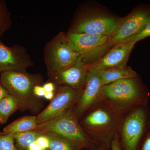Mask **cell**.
Segmentation results:
<instances>
[{"mask_svg":"<svg viewBox=\"0 0 150 150\" xmlns=\"http://www.w3.org/2000/svg\"><path fill=\"white\" fill-rule=\"evenodd\" d=\"M123 113L99 99L80 118V125L96 149H110L112 141L118 134Z\"/></svg>","mask_w":150,"mask_h":150,"instance_id":"obj_1","label":"cell"},{"mask_svg":"<svg viewBox=\"0 0 150 150\" xmlns=\"http://www.w3.org/2000/svg\"><path fill=\"white\" fill-rule=\"evenodd\" d=\"M121 20L97 3L86 4L76 13L68 32L110 36Z\"/></svg>","mask_w":150,"mask_h":150,"instance_id":"obj_2","label":"cell"},{"mask_svg":"<svg viewBox=\"0 0 150 150\" xmlns=\"http://www.w3.org/2000/svg\"><path fill=\"white\" fill-rule=\"evenodd\" d=\"M150 95L138 77L123 79L103 86L99 99L125 113L149 105Z\"/></svg>","mask_w":150,"mask_h":150,"instance_id":"obj_3","label":"cell"},{"mask_svg":"<svg viewBox=\"0 0 150 150\" xmlns=\"http://www.w3.org/2000/svg\"><path fill=\"white\" fill-rule=\"evenodd\" d=\"M0 81L9 93L17 100L21 111L28 110L34 115L40 113L44 101L35 96L33 90L35 86L43 85L41 75L27 71L5 72L1 73Z\"/></svg>","mask_w":150,"mask_h":150,"instance_id":"obj_4","label":"cell"},{"mask_svg":"<svg viewBox=\"0 0 150 150\" xmlns=\"http://www.w3.org/2000/svg\"><path fill=\"white\" fill-rule=\"evenodd\" d=\"M150 129L149 105L139 106L123 113L118 134L121 150H139Z\"/></svg>","mask_w":150,"mask_h":150,"instance_id":"obj_5","label":"cell"},{"mask_svg":"<svg viewBox=\"0 0 150 150\" xmlns=\"http://www.w3.org/2000/svg\"><path fill=\"white\" fill-rule=\"evenodd\" d=\"M33 131L54 134L74 143L83 149H96L81 127L74 107L59 118L37 125Z\"/></svg>","mask_w":150,"mask_h":150,"instance_id":"obj_6","label":"cell"},{"mask_svg":"<svg viewBox=\"0 0 150 150\" xmlns=\"http://www.w3.org/2000/svg\"><path fill=\"white\" fill-rule=\"evenodd\" d=\"M81 54L70 46L64 32H59L46 44L44 60L48 75L69 69L77 62Z\"/></svg>","mask_w":150,"mask_h":150,"instance_id":"obj_7","label":"cell"},{"mask_svg":"<svg viewBox=\"0 0 150 150\" xmlns=\"http://www.w3.org/2000/svg\"><path fill=\"white\" fill-rule=\"evenodd\" d=\"M66 37L73 50L89 65L98 60L109 49L110 36L68 32Z\"/></svg>","mask_w":150,"mask_h":150,"instance_id":"obj_8","label":"cell"},{"mask_svg":"<svg viewBox=\"0 0 150 150\" xmlns=\"http://www.w3.org/2000/svg\"><path fill=\"white\" fill-rule=\"evenodd\" d=\"M81 91L66 86H56L54 98L44 110L36 115L37 125L52 121L67 113L76 103Z\"/></svg>","mask_w":150,"mask_h":150,"instance_id":"obj_9","label":"cell"},{"mask_svg":"<svg viewBox=\"0 0 150 150\" xmlns=\"http://www.w3.org/2000/svg\"><path fill=\"white\" fill-rule=\"evenodd\" d=\"M150 22V14L142 10H134L127 16L121 18L117 29L110 36V49L137 35Z\"/></svg>","mask_w":150,"mask_h":150,"instance_id":"obj_10","label":"cell"},{"mask_svg":"<svg viewBox=\"0 0 150 150\" xmlns=\"http://www.w3.org/2000/svg\"><path fill=\"white\" fill-rule=\"evenodd\" d=\"M33 63L27 50L18 45L9 47L0 40V74L5 72H26Z\"/></svg>","mask_w":150,"mask_h":150,"instance_id":"obj_11","label":"cell"},{"mask_svg":"<svg viewBox=\"0 0 150 150\" xmlns=\"http://www.w3.org/2000/svg\"><path fill=\"white\" fill-rule=\"evenodd\" d=\"M135 44L126 41L112 46L98 60L88 65V70L91 72H102L110 69L126 67Z\"/></svg>","mask_w":150,"mask_h":150,"instance_id":"obj_12","label":"cell"},{"mask_svg":"<svg viewBox=\"0 0 150 150\" xmlns=\"http://www.w3.org/2000/svg\"><path fill=\"white\" fill-rule=\"evenodd\" d=\"M88 65L81 55L77 62L69 69L48 75L49 81L56 86H66L77 91H81L85 84Z\"/></svg>","mask_w":150,"mask_h":150,"instance_id":"obj_13","label":"cell"},{"mask_svg":"<svg viewBox=\"0 0 150 150\" xmlns=\"http://www.w3.org/2000/svg\"><path fill=\"white\" fill-rule=\"evenodd\" d=\"M103 86L101 72L88 71L85 84L81 91L74 110L80 119L89 108L99 100L100 92Z\"/></svg>","mask_w":150,"mask_h":150,"instance_id":"obj_14","label":"cell"},{"mask_svg":"<svg viewBox=\"0 0 150 150\" xmlns=\"http://www.w3.org/2000/svg\"><path fill=\"white\" fill-rule=\"evenodd\" d=\"M137 73L130 67H124L105 70L101 72L103 86L123 79L137 77Z\"/></svg>","mask_w":150,"mask_h":150,"instance_id":"obj_15","label":"cell"},{"mask_svg":"<svg viewBox=\"0 0 150 150\" xmlns=\"http://www.w3.org/2000/svg\"><path fill=\"white\" fill-rule=\"evenodd\" d=\"M36 116H25L17 119L6 126L3 131L9 134L32 131L37 126Z\"/></svg>","mask_w":150,"mask_h":150,"instance_id":"obj_16","label":"cell"},{"mask_svg":"<svg viewBox=\"0 0 150 150\" xmlns=\"http://www.w3.org/2000/svg\"><path fill=\"white\" fill-rule=\"evenodd\" d=\"M11 134L14 139L17 149L27 150L29 146L35 142L42 133L40 131L32 130Z\"/></svg>","mask_w":150,"mask_h":150,"instance_id":"obj_17","label":"cell"},{"mask_svg":"<svg viewBox=\"0 0 150 150\" xmlns=\"http://www.w3.org/2000/svg\"><path fill=\"white\" fill-rule=\"evenodd\" d=\"M19 110L18 101L12 95H8L0 101V123L4 124L9 117Z\"/></svg>","mask_w":150,"mask_h":150,"instance_id":"obj_18","label":"cell"},{"mask_svg":"<svg viewBox=\"0 0 150 150\" xmlns=\"http://www.w3.org/2000/svg\"><path fill=\"white\" fill-rule=\"evenodd\" d=\"M42 133V132H41ZM49 140L47 150H82L83 149L73 142L49 133H43Z\"/></svg>","mask_w":150,"mask_h":150,"instance_id":"obj_19","label":"cell"},{"mask_svg":"<svg viewBox=\"0 0 150 150\" xmlns=\"http://www.w3.org/2000/svg\"><path fill=\"white\" fill-rule=\"evenodd\" d=\"M12 22L11 13L5 2L0 0V38L9 29Z\"/></svg>","mask_w":150,"mask_h":150,"instance_id":"obj_20","label":"cell"},{"mask_svg":"<svg viewBox=\"0 0 150 150\" xmlns=\"http://www.w3.org/2000/svg\"><path fill=\"white\" fill-rule=\"evenodd\" d=\"M0 150H18L11 134L0 132Z\"/></svg>","mask_w":150,"mask_h":150,"instance_id":"obj_21","label":"cell"},{"mask_svg":"<svg viewBox=\"0 0 150 150\" xmlns=\"http://www.w3.org/2000/svg\"><path fill=\"white\" fill-rule=\"evenodd\" d=\"M149 36H150V22L145 26L144 28L142 30L141 32L131 38L127 41L136 43L139 40Z\"/></svg>","mask_w":150,"mask_h":150,"instance_id":"obj_22","label":"cell"},{"mask_svg":"<svg viewBox=\"0 0 150 150\" xmlns=\"http://www.w3.org/2000/svg\"><path fill=\"white\" fill-rule=\"evenodd\" d=\"M139 150H150V129L142 140Z\"/></svg>","mask_w":150,"mask_h":150,"instance_id":"obj_23","label":"cell"},{"mask_svg":"<svg viewBox=\"0 0 150 150\" xmlns=\"http://www.w3.org/2000/svg\"><path fill=\"white\" fill-rule=\"evenodd\" d=\"M35 142L40 146V147L43 150H47L49 146V140L48 137L42 134L41 136H40Z\"/></svg>","mask_w":150,"mask_h":150,"instance_id":"obj_24","label":"cell"},{"mask_svg":"<svg viewBox=\"0 0 150 150\" xmlns=\"http://www.w3.org/2000/svg\"><path fill=\"white\" fill-rule=\"evenodd\" d=\"M33 92H34V94L35 96L38 97L40 98L44 97L46 93L42 86L41 85L35 86L34 87Z\"/></svg>","mask_w":150,"mask_h":150,"instance_id":"obj_25","label":"cell"},{"mask_svg":"<svg viewBox=\"0 0 150 150\" xmlns=\"http://www.w3.org/2000/svg\"><path fill=\"white\" fill-rule=\"evenodd\" d=\"M42 86L46 92H54L56 88L55 84L50 81L43 84Z\"/></svg>","mask_w":150,"mask_h":150,"instance_id":"obj_26","label":"cell"},{"mask_svg":"<svg viewBox=\"0 0 150 150\" xmlns=\"http://www.w3.org/2000/svg\"><path fill=\"white\" fill-rule=\"evenodd\" d=\"M110 150H121L118 134L115 135L111 144Z\"/></svg>","mask_w":150,"mask_h":150,"instance_id":"obj_27","label":"cell"},{"mask_svg":"<svg viewBox=\"0 0 150 150\" xmlns=\"http://www.w3.org/2000/svg\"><path fill=\"white\" fill-rule=\"evenodd\" d=\"M9 94L6 89L2 85L0 81V101Z\"/></svg>","mask_w":150,"mask_h":150,"instance_id":"obj_28","label":"cell"},{"mask_svg":"<svg viewBox=\"0 0 150 150\" xmlns=\"http://www.w3.org/2000/svg\"><path fill=\"white\" fill-rule=\"evenodd\" d=\"M27 150H43L42 148L40 147L39 145L36 142H34L33 144H31L28 149Z\"/></svg>","mask_w":150,"mask_h":150,"instance_id":"obj_29","label":"cell"},{"mask_svg":"<svg viewBox=\"0 0 150 150\" xmlns=\"http://www.w3.org/2000/svg\"><path fill=\"white\" fill-rule=\"evenodd\" d=\"M55 96V92H46L43 97L46 100H51L54 98Z\"/></svg>","mask_w":150,"mask_h":150,"instance_id":"obj_30","label":"cell"},{"mask_svg":"<svg viewBox=\"0 0 150 150\" xmlns=\"http://www.w3.org/2000/svg\"><path fill=\"white\" fill-rule=\"evenodd\" d=\"M88 150H110L109 149H105V148H100V149H95Z\"/></svg>","mask_w":150,"mask_h":150,"instance_id":"obj_31","label":"cell"},{"mask_svg":"<svg viewBox=\"0 0 150 150\" xmlns=\"http://www.w3.org/2000/svg\"></svg>","mask_w":150,"mask_h":150,"instance_id":"obj_32","label":"cell"}]
</instances>
